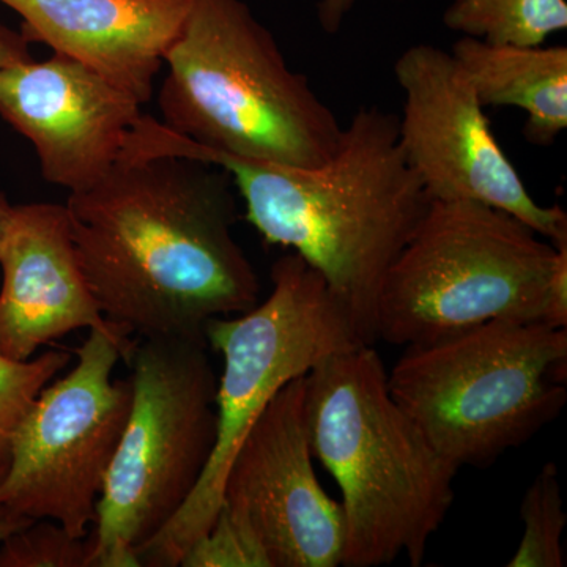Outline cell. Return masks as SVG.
Returning <instances> with one entry per match:
<instances>
[{
    "label": "cell",
    "mask_w": 567,
    "mask_h": 567,
    "mask_svg": "<svg viewBox=\"0 0 567 567\" xmlns=\"http://www.w3.org/2000/svg\"><path fill=\"white\" fill-rule=\"evenodd\" d=\"M71 237L104 319L141 339H205V324L260 300L234 235L237 189L218 164L123 151L69 194Z\"/></svg>",
    "instance_id": "1"
},
{
    "label": "cell",
    "mask_w": 567,
    "mask_h": 567,
    "mask_svg": "<svg viewBox=\"0 0 567 567\" xmlns=\"http://www.w3.org/2000/svg\"><path fill=\"white\" fill-rule=\"evenodd\" d=\"M142 115L130 134V151L186 156L226 169L254 229L268 245L289 249L315 268L361 344L375 346L383 281L431 204L406 162L394 114L380 107L358 111L334 155L312 169L205 151Z\"/></svg>",
    "instance_id": "2"
},
{
    "label": "cell",
    "mask_w": 567,
    "mask_h": 567,
    "mask_svg": "<svg viewBox=\"0 0 567 567\" xmlns=\"http://www.w3.org/2000/svg\"><path fill=\"white\" fill-rule=\"evenodd\" d=\"M312 456L333 476L344 514V567L399 557L423 565L454 502L458 468L395 402L374 346L324 358L306 375Z\"/></svg>",
    "instance_id": "3"
},
{
    "label": "cell",
    "mask_w": 567,
    "mask_h": 567,
    "mask_svg": "<svg viewBox=\"0 0 567 567\" xmlns=\"http://www.w3.org/2000/svg\"><path fill=\"white\" fill-rule=\"evenodd\" d=\"M159 122L221 155L312 169L344 126L244 0H193L166 55Z\"/></svg>",
    "instance_id": "4"
},
{
    "label": "cell",
    "mask_w": 567,
    "mask_h": 567,
    "mask_svg": "<svg viewBox=\"0 0 567 567\" xmlns=\"http://www.w3.org/2000/svg\"><path fill=\"white\" fill-rule=\"evenodd\" d=\"M566 372V328L491 320L405 346L388 385L451 464L486 468L561 415Z\"/></svg>",
    "instance_id": "5"
},
{
    "label": "cell",
    "mask_w": 567,
    "mask_h": 567,
    "mask_svg": "<svg viewBox=\"0 0 567 567\" xmlns=\"http://www.w3.org/2000/svg\"><path fill=\"white\" fill-rule=\"evenodd\" d=\"M204 334L224 363L216 388L215 447L188 502L141 548V566H181L212 527L230 462L265 409L324 358L363 346L322 276L292 251L276 260L264 301L241 315L212 319Z\"/></svg>",
    "instance_id": "6"
},
{
    "label": "cell",
    "mask_w": 567,
    "mask_h": 567,
    "mask_svg": "<svg viewBox=\"0 0 567 567\" xmlns=\"http://www.w3.org/2000/svg\"><path fill=\"white\" fill-rule=\"evenodd\" d=\"M207 339L134 344L132 404L87 536L89 567H141L140 550L185 506L216 442L218 377Z\"/></svg>",
    "instance_id": "7"
},
{
    "label": "cell",
    "mask_w": 567,
    "mask_h": 567,
    "mask_svg": "<svg viewBox=\"0 0 567 567\" xmlns=\"http://www.w3.org/2000/svg\"><path fill=\"white\" fill-rule=\"evenodd\" d=\"M557 246L475 200H431L385 276L377 338L410 346L491 320L543 322Z\"/></svg>",
    "instance_id": "8"
},
{
    "label": "cell",
    "mask_w": 567,
    "mask_h": 567,
    "mask_svg": "<svg viewBox=\"0 0 567 567\" xmlns=\"http://www.w3.org/2000/svg\"><path fill=\"white\" fill-rule=\"evenodd\" d=\"M69 374L44 386L14 434L0 480V506L62 525L85 539L117 450L130 404V380L114 379L136 339L118 324L92 328Z\"/></svg>",
    "instance_id": "9"
},
{
    "label": "cell",
    "mask_w": 567,
    "mask_h": 567,
    "mask_svg": "<svg viewBox=\"0 0 567 567\" xmlns=\"http://www.w3.org/2000/svg\"><path fill=\"white\" fill-rule=\"evenodd\" d=\"M394 78L404 93L399 142L429 199L491 205L551 245L567 241L566 212L533 199L451 52L413 44L395 61Z\"/></svg>",
    "instance_id": "10"
},
{
    "label": "cell",
    "mask_w": 567,
    "mask_h": 567,
    "mask_svg": "<svg viewBox=\"0 0 567 567\" xmlns=\"http://www.w3.org/2000/svg\"><path fill=\"white\" fill-rule=\"evenodd\" d=\"M306 375L276 395L227 470L224 509L260 540L271 567H338L344 550L341 502L315 468L305 412Z\"/></svg>",
    "instance_id": "11"
},
{
    "label": "cell",
    "mask_w": 567,
    "mask_h": 567,
    "mask_svg": "<svg viewBox=\"0 0 567 567\" xmlns=\"http://www.w3.org/2000/svg\"><path fill=\"white\" fill-rule=\"evenodd\" d=\"M142 114L128 93L59 52L0 69V115L32 142L44 181L69 194L106 175Z\"/></svg>",
    "instance_id": "12"
},
{
    "label": "cell",
    "mask_w": 567,
    "mask_h": 567,
    "mask_svg": "<svg viewBox=\"0 0 567 567\" xmlns=\"http://www.w3.org/2000/svg\"><path fill=\"white\" fill-rule=\"evenodd\" d=\"M0 268L3 357L31 360L40 347L106 324L78 259L65 205H13Z\"/></svg>",
    "instance_id": "13"
},
{
    "label": "cell",
    "mask_w": 567,
    "mask_h": 567,
    "mask_svg": "<svg viewBox=\"0 0 567 567\" xmlns=\"http://www.w3.org/2000/svg\"><path fill=\"white\" fill-rule=\"evenodd\" d=\"M193 0H0L22 33L99 73L142 106Z\"/></svg>",
    "instance_id": "14"
},
{
    "label": "cell",
    "mask_w": 567,
    "mask_h": 567,
    "mask_svg": "<svg viewBox=\"0 0 567 567\" xmlns=\"http://www.w3.org/2000/svg\"><path fill=\"white\" fill-rule=\"evenodd\" d=\"M484 107L527 114L525 140L548 147L567 128V48L488 43L461 37L450 51Z\"/></svg>",
    "instance_id": "15"
},
{
    "label": "cell",
    "mask_w": 567,
    "mask_h": 567,
    "mask_svg": "<svg viewBox=\"0 0 567 567\" xmlns=\"http://www.w3.org/2000/svg\"><path fill=\"white\" fill-rule=\"evenodd\" d=\"M443 24L488 43L539 47L567 29L566 0H451Z\"/></svg>",
    "instance_id": "16"
},
{
    "label": "cell",
    "mask_w": 567,
    "mask_h": 567,
    "mask_svg": "<svg viewBox=\"0 0 567 567\" xmlns=\"http://www.w3.org/2000/svg\"><path fill=\"white\" fill-rule=\"evenodd\" d=\"M522 532L509 567H565L567 524L557 465L547 462L529 484L520 505Z\"/></svg>",
    "instance_id": "17"
},
{
    "label": "cell",
    "mask_w": 567,
    "mask_h": 567,
    "mask_svg": "<svg viewBox=\"0 0 567 567\" xmlns=\"http://www.w3.org/2000/svg\"><path fill=\"white\" fill-rule=\"evenodd\" d=\"M70 363L71 353L63 350H48L25 361L0 353V468L9 466L14 434L41 391Z\"/></svg>",
    "instance_id": "18"
},
{
    "label": "cell",
    "mask_w": 567,
    "mask_h": 567,
    "mask_svg": "<svg viewBox=\"0 0 567 567\" xmlns=\"http://www.w3.org/2000/svg\"><path fill=\"white\" fill-rule=\"evenodd\" d=\"M87 537L71 536L62 525L40 518L0 544V567H89Z\"/></svg>",
    "instance_id": "19"
},
{
    "label": "cell",
    "mask_w": 567,
    "mask_h": 567,
    "mask_svg": "<svg viewBox=\"0 0 567 567\" xmlns=\"http://www.w3.org/2000/svg\"><path fill=\"white\" fill-rule=\"evenodd\" d=\"M181 566L271 567L267 551L252 529L224 507H219L208 532L186 551Z\"/></svg>",
    "instance_id": "20"
},
{
    "label": "cell",
    "mask_w": 567,
    "mask_h": 567,
    "mask_svg": "<svg viewBox=\"0 0 567 567\" xmlns=\"http://www.w3.org/2000/svg\"><path fill=\"white\" fill-rule=\"evenodd\" d=\"M555 246L557 257L548 281L544 323L567 328V241Z\"/></svg>",
    "instance_id": "21"
},
{
    "label": "cell",
    "mask_w": 567,
    "mask_h": 567,
    "mask_svg": "<svg viewBox=\"0 0 567 567\" xmlns=\"http://www.w3.org/2000/svg\"><path fill=\"white\" fill-rule=\"evenodd\" d=\"M29 44L31 41L25 39L24 33L0 25V69L32 59Z\"/></svg>",
    "instance_id": "22"
},
{
    "label": "cell",
    "mask_w": 567,
    "mask_h": 567,
    "mask_svg": "<svg viewBox=\"0 0 567 567\" xmlns=\"http://www.w3.org/2000/svg\"><path fill=\"white\" fill-rule=\"evenodd\" d=\"M357 0H320L317 6V17L323 32L338 33L349 17ZM391 2H405V0H391Z\"/></svg>",
    "instance_id": "23"
},
{
    "label": "cell",
    "mask_w": 567,
    "mask_h": 567,
    "mask_svg": "<svg viewBox=\"0 0 567 567\" xmlns=\"http://www.w3.org/2000/svg\"><path fill=\"white\" fill-rule=\"evenodd\" d=\"M33 518L21 516V514L14 513L9 507L0 506V544L7 539V537L17 533L18 529L24 528L25 525L31 524Z\"/></svg>",
    "instance_id": "24"
},
{
    "label": "cell",
    "mask_w": 567,
    "mask_h": 567,
    "mask_svg": "<svg viewBox=\"0 0 567 567\" xmlns=\"http://www.w3.org/2000/svg\"><path fill=\"white\" fill-rule=\"evenodd\" d=\"M11 210H13V205H11L9 200H7V197L0 193V241H2L7 224L10 221Z\"/></svg>",
    "instance_id": "25"
},
{
    "label": "cell",
    "mask_w": 567,
    "mask_h": 567,
    "mask_svg": "<svg viewBox=\"0 0 567 567\" xmlns=\"http://www.w3.org/2000/svg\"><path fill=\"white\" fill-rule=\"evenodd\" d=\"M3 473H6V468H0V480H2Z\"/></svg>",
    "instance_id": "26"
}]
</instances>
